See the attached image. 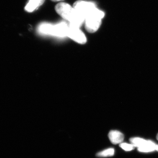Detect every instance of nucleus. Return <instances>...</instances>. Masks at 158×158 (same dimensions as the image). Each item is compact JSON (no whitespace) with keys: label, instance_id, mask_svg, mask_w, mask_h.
I'll return each instance as SVG.
<instances>
[{"label":"nucleus","instance_id":"obj_1","mask_svg":"<svg viewBox=\"0 0 158 158\" xmlns=\"http://www.w3.org/2000/svg\"><path fill=\"white\" fill-rule=\"evenodd\" d=\"M55 9L59 15L69 22L70 25L80 28L85 21V18L67 3H59Z\"/></svg>","mask_w":158,"mask_h":158},{"label":"nucleus","instance_id":"obj_2","mask_svg":"<svg viewBox=\"0 0 158 158\" xmlns=\"http://www.w3.org/2000/svg\"><path fill=\"white\" fill-rule=\"evenodd\" d=\"M105 16V13L96 8L85 19V28L90 33L96 32L102 23V20Z\"/></svg>","mask_w":158,"mask_h":158},{"label":"nucleus","instance_id":"obj_3","mask_svg":"<svg viewBox=\"0 0 158 158\" xmlns=\"http://www.w3.org/2000/svg\"><path fill=\"white\" fill-rule=\"evenodd\" d=\"M130 141L134 147L138 148V150L141 152H151L156 150V144L152 141L138 138H131Z\"/></svg>","mask_w":158,"mask_h":158},{"label":"nucleus","instance_id":"obj_4","mask_svg":"<svg viewBox=\"0 0 158 158\" xmlns=\"http://www.w3.org/2000/svg\"><path fill=\"white\" fill-rule=\"evenodd\" d=\"M73 7L85 19L88 15L96 9V6L95 3L91 2L78 1L73 4Z\"/></svg>","mask_w":158,"mask_h":158},{"label":"nucleus","instance_id":"obj_5","mask_svg":"<svg viewBox=\"0 0 158 158\" xmlns=\"http://www.w3.org/2000/svg\"><path fill=\"white\" fill-rule=\"evenodd\" d=\"M67 36L80 44H85L87 41L86 36L80 28L70 25H69Z\"/></svg>","mask_w":158,"mask_h":158},{"label":"nucleus","instance_id":"obj_6","mask_svg":"<svg viewBox=\"0 0 158 158\" xmlns=\"http://www.w3.org/2000/svg\"><path fill=\"white\" fill-rule=\"evenodd\" d=\"M69 25L65 23H61L53 26L52 35L63 37L67 36Z\"/></svg>","mask_w":158,"mask_h":158},{"label":"nucleus","instance_id":"obj_7","mask_svg":"<svg viewBox=\"0 0 158 158\" xmlns=\"http://www.w3.org/2000/svg\"><path fill=\"white\" fill-rule=\"evenodd\" d=\"M108 136L110 141L114 144L121 143L124 139L123 134L117 131H110Z\"/></svg>","mask_w":158,"mask_h":158},{"label":"nucleus","instance_id":"obj_8","mask_svg":"<svg viewBox=\"0 0 158 158\" xmlns=\"http://www.w3.org/2000/svg\"><path fill=\"white\" fill-rule=\"evenodd\" d=\"M44 1L45 0H29L25 7V9L27 12H33L40 6H42Z\"/></svg>","mask_w":158,"mask_h":158},{"label":"nucleus","instance_id":"obj_9","mask_svg":"<svg viewBox=\"0 0 158 158\" xmlns=\"http://www.w3.org/2000/svg\"><path fill=\"white\" fill-rule=\"evenodd\" d=\"M53 25L50 24H43L40 27V31L43 34L52 35Z\"/></svg>","mask_w":158,"mask_h":158},{"label":"nucleus","instance_id":"obj_10","mask_svg":"<svg viewBox=\"0 0 158 158\" xmlns=\"http://www.w3.org/2000/svg\"><path fill=\"white\" fill-rule=\"evenodd\" d=\"M114 149L113 148H110L98 153L96 156L98 157H105L112 156L114 155Z\"/></svg>","mask_w":158,"mask_h":158},{"label":"nucleus","instance_id":"obj_11","mask_svg":"<svg viewBox=\"0 0 158 158\" xmlns=\"http://www.w3.org/2000/svg\"><path fill=\"white\" fill-rule=\"evenodd\" d=\"M119 146L126 151H130L132 150L134 148V146H133V144L126 143H121L119 144Z\"/></svg>","mask_w":158,"mask_h":158},{"label":"nucleus","instance_id":"obj_12","mask_svg":"<svg viewBox=\"0 0 158 158\" xmlns=\"http://www.w3.org/2000/svg\"><path fill=\"white\" fill-rule=\"evenodd\" d=\"M51 1H53V2H60V1H63L64 0H51Z\"/></svg>","mask_w":158,"mask_h":158},{"label":"nucleus","instance_id":"obj_13","mask_svg":"<svg viewBox=\"0 0 158 158\" xmlns=\"http://www.w3.org/2000/svg\"><path fill=\"white\" fill-rule=\"evenodd\" d=\"M156 150H157L158 151V145H156Z\"/></svg>","mask_w":158,"mask_h":158},{"label":"nucleus","instance_id":"obj_14","mask_svg":"<svg viewBox=\"0 0 158 158\" xmlns=\"http://www.w3.org/2000/svg\"><path fill=\"white\" fill-rule=\"evenodd\" d=\"M156 138H157V140H158V135H157Z\"/></svg>","mask_w":158,"mask_h":158}]
</instances>
